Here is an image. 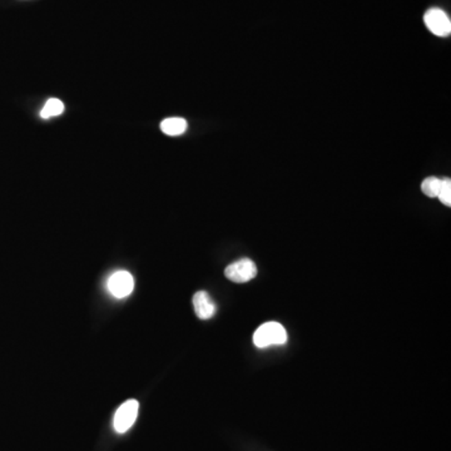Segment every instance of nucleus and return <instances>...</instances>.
<instances>
[{"instance_id": "f257e3e1", "label": "nucleus", "mask_w": 451, "mask_h": 451, "mask_svg": "<svg viewBox=\"0 0 451 451\" xmlns=\"http://www.w3.org/2000/svg\"><path fill=\"white\" fill-rule=\"evenodd\" d=\"M286 343V329L279 323H264L256 329L253 335V344L259 349H265L273 345H284Z\"/></svg>"}, {"instance_id": "f03ea898", "label": "nucleus", "mask_w": 451, "mask_h": 451, "mask_svg": "<svg viewBox=\"0 0 451 451\" xmlns=\"http://www.w3.org/2000/svg\"><path fill=\"white\" fill-rule=\"evenodd\" d=\"M138 410H139V404L138 401L133 399L126 401L118 408L113 419V426L118 434H124L133 426L138 416Z\"/></svg>"}, {"instance_id": "7ed1b4c3", "label": "nucleus", "mask_w": 451, "mask_h": 451, "mask_svg": "<svg viewBox=\"0 0 451 451\" xmlns=\"http://www.w3.org/2000/svg\"><path fill=\"white\" fill-rule=\"evenodd\" d=\"M224 276L236 284H244L257 276V267L250 258H242L224 270Z\"/></svg>"}, {"instance_id": "20e7f679", "label": "nucleus", "mask_w": 451, "mask_h": 451, "mask_svg": "<svg viewBox=\"0 0 451 451\" xmlns=\"http://www.w3.org/2000/svg\"><path fill=\"white\" fill-rule=\"evenodd\" d=\"M424 22L432 34L437 36H450L451 22L444 10L431 8L424 15Z\"/></svg>"}, {"instance_id": "39448f33", "label": "nucleus", "mask_w": 451, "mask_h": 451, "mask_svg": "<svg viewBox=\"0 0 451 451\" xmlns=\"http://www.w3.org/2000/svg\"><path fill=\"white\" fill-rule=\"evenodd\" d=\"M108 290L117 299H124L135 290V279L128 271H117L108 279Z\"/></svg>"}, {"instance_id": "423d86ee", "label": "nucleus", "mask_w": 451, "mask_h": 451, "mask_svg": "<svg viewBox=\"0 0 451 451\" xmlns=\"http://www.w3.org/2000/svg\"><path fill=\"white\" fill-rule=\"evenodd\" d=\"M194 308L196 315L200 320H209L216 314V305L206 291H198L194 296Z\"/></svg>"}, {"instance_id": "0eeeda50", "label": "nucleus", "mask_w": 451, "mask_h": 451, "mask_svg": "<svg viewBox=\"0 0 451 451\" xmlns=\"http://www.w3.org/2000/svg\"><path fill=\"white\" fill-rule=\"evenodd\" d=\"M161 130L167 136H181L187 130L186 119L179 118V117L167 118L161 123Z\"/></svg>"}, {"instance_id": "6e6552de", "label": "nucleus", "mask_w": 451, "mask_h": 451, "mask_svg": "<svg viewBox=\"0 0 451 451\" xmlns=\"http://www.w3.org/2000/svg\"><path fill=\"white\" fill-rule=\"evenodd\" d=\"M63 112H65V104H63V102L57 100V98H50L45 103L43 109L41 111V117L43 119H48V118H51V117L60 115Z\"/></svg>"}, {"instance_id": "1a4fd4ad", "label": "nucleus", "mask_w": 451, "mask_h": 451, "mask_svg": "<svg viewBox=\"0 0 451 451\" xmlns=\"http://www.w3.org/2000/svg\"><path fill=\"white\" fill-rule=\"evenodd\" d=\"M440 185H441V179L437 178V177H429V178L424 179L421 191L428 197L437 198L439 189H440Z\"/></svg>"}, {"instance_id": "9d476101", "label": "nucleus", "mask_w": 451, "mask_h": 451, "mask_svg": "<svg viewBox=\"0 0 451 451\" xmlns=\"http://www.w3.org/2000/svg\"><path fill=\"white\" fill-rule=\"evenodd\" d=\"M437 198L441 200V203L450 207L451 206V181L449 178L441 179L440 189L437 194Z\"/></svg>"}]
</instances>
